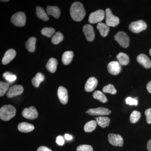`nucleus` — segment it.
<instances>
[{"label":"nucleus","instance_id":"72a5a7b5","mask_svg":"<svg viewBox=\"0 0 151 151\" xmlns=\"http://www.w3.org/2000/svg\"><path fill=\"white\" fill-rule=\"evenodd\" d=\"M9 84L6 82L1 81L0 82V96L2 97L7 91H8Z\"/></svg>","mask_w":151,"mask_h":151},{"label":"nucleus","instance_id":"aec40b11","mask_svg":"<svg viewBox=\"0 0 151 151\" xmlns=\"http://www.w3.org/2000/svg\"><path fill=\"white\" fill-rule=\"evenodd\" d=\"M73 55H74L72 51L65 52L62 57V61L63 64L65 65H69L73 60Z\"/></svg>","mask_w":151,"mask_h":151},{"label":"nucleus","instance_id":"79ce46f5","mask_svg":"<svg viewBox=\"0 0 151 151\" xmlns=\"http://www.w3.org/2000/svg\"><path fill=\"white\" fill-rule=\"evenodd\" d=\"M65 138L67 141L71 140L73 139V137L71 135L68 134H65Z\"/></svg>","mask_w":151,"mask_h":151},{"label":"nucleus","instance_id":"a18cd8bd","mask_svg":"<svg viewBox=\"0 0 151 151\" xmlns=\"http://www.w3.org/2000/svg\"><path fill=\"white\" fill-rule=\"evenodd\" d=\"M150 55L151 56V49H150Z\"/></svg>","mask_w":151,"mask_h":151},{"label":"nucleus","instance_id":"bb28decb","mask_svg":"<svg viewBox=\"0 0 151 151\" xmlns=\"http://www.w3.org/2000/svg\"><path fill=\"white\" fill-rule=\"evenodd\" d=\"M44 76L41 73H38L36 74L35 76L33 78L32 82L33 86L35 87H39L41 82L44 80Z\"/></svg>","mask_w":151,"mask_h":151},{"label":"nucleus","instance_id":"a211bd4d","mask_svg":"<svg viewBox=\"0 0 151 151\" xmlns=\"http://www.w3.org/2000/svg\"><path fill=\"white\" fill-rule=\"evenodd\" d=\"M34 125L27 122H22L20 123L18 126V129L19 131L23 133H28L32 132L34 130Z\"/></svg>","mask_w":151,"mask_h":151},{"label":"nucleus","instance_id":"5701e85b","mask_svg":"<svg viewBox=\"0 0 151 151\" xmlns=\"http://www.w3.org/2000/svg\"><path fill=\"white\" fill-rule=\"evenodd\" d=\"M110 121H111V119L107 117L100 116L96 118V122L97 124L103 128H105L109 126Z\"/></svg>","mask_w":151,"mask_h":151},{"label":"nucleus","instance_id":"7ed1b4c3","mask_svg":"<svg viewBox=\"0 0 151 151\" xmlns=\"http://www.w3.org/2000/svg\"><path fill=\"white\" fill-rule=\"evenodd\" d=\"M25 14L23 12H18L12 17L11 22L15 26L19 27H24L26 24Z\"/></svg>","mask_w":151,"mask_h":151},{"label":"nucleus","instance_id":"c9c22d12","mask_svg":"<svg viewBox=\"0 0 151 151\" xmlns=\"http://www.w3.org/2000/svg\"><path fill=\"white\" fill-rule=\"evenodd\" d=\"M76 151H93V149L92 146L89 145H81L78 146Z\"/></svg>","mask_w":151,"mask_h":151},{"label":"nucleus","instance_id":"6e6552de","mask_svg":"<svg viewBox=\"0 0 151 151\" xmlns=\"http://www.w3.org/2000/svg\"><path fill=\"white\" fill-rule=\"evenodd\" d=\"M22 116L24 118L30 120H33L37 118V111L34 106H30L29 108L24 109L22 113Z\"/></svg>","mask_w":151,"mask_h":151},{"label":"nucleus","instance_id":"4be33fe9","mask_svg":"<svg viewBox=\"0 0 151 151\" xmlns=\"http://www.w3.org/2000/svg\"><path fill=\"white\" fill-rule=\"evenodd\" d=\"M97 29L100 32L101 35L103 37L107 36L110 31V27L108 26L101 22L97 24Z\"/></svg>","mask_w":151,"mask_h":151},{"label":"nucleus","instance_id":"9d476101","mask_svg":"<svg viewBox=\"0 0 151 151\" xmlns=\"http://www.w3.org/2000/svg\"><path fill=\"white\" fill-rule=\"evenodd\" d=\"M109 142L114 146L122 147L124 145V139L120 135L110 134L108 136Z\"/></svg>","mask_w":151,"mask_h":151},{"label":"nucleus","instance_id":"ddd939ff","mask_svg":"<svg viewBox=\"0 0 151 151\" xmlns=\"http://www.w3.org/2000/svg\"><path fill=\"white\" fill-rule=\"evenodd\" d=\"M83 30L87 40L89 42H92L94 40L95 33L94 28L92 26L89 24L85 25L83 27Z\"/></svg>","mask_w":151,"mask_h":151},{"label":"nucleus","instance_id":"423d86ee","mask_svg":"<svg viewBox=\"0 0 151 151\" xmlns=\"http://www.w3.org/2000/svg\"><path fill=\"white\" fill-rule=\"evenodd\" d=\"M106 24L109 27L117 26L119 24V19L112 14L111 9H107L105 10Z\"/></svg>","mask_w":151,"mask_h":151},{"label":"nucleus","instance_id":"412c9836","mask_svg":"<svg viewBox=\"0 0 151 151\" xmlns=\"http://www.w3.org/2000/svg\"><path fill=\"white\" fill-rule=\"evenodd\" d=\"M58 63V60L55 58H50L47 63V69L51 73H54L56 71Z\"/></svg>","mask_w":151,"mask_h":151},{"label":"nucleus","instance_id":"ea45409f","mask_svg":"<svg viewBox=\"0 0 151 151\" xmlns=\"http://www.w3.org/2000/svg\"><path fill=\"white\" fill-rule=\"evenodd\" d=\"M37 151H52L45 146H41L37 149Z\"/></svg>","mask_w":151,"mask_h":151},{"label":"nucleus","instance_id":"f3484780","mask_svg":"<svg viewBox=\"0 0 151 151\" xmlns=\"http://www.w3.org/2000/svg\"><path fill=\"white\" fill-rule=\"evenodd\" d=\"M137 60L145 68H150L151 67V60L148 57L144 54L139 55L137 57Z\"/></svg>","mask_w":151,"mask_h":151},{"label":"nucleus","instance_id":"0eeeda50","mask_svg":"<svg viewBox=\"0 0 151 151\" xmlns=\"http://www.w3.org/2000/svg\"><path fill=\"white\" fill-rule=\"evenodd\" d=\"M105 13L103 10H98L90 14L89 22L91 24L100 23L105 18Z\"/></svg>","mask_w":151,"mask_h":151},{"label":"nucleus","instance_id":"e433bc0d","mask_svg":"<svg viewBox=\"0 0 151 151\" xmlns=\"http://www.w3.org/2000/svg\"><path fill=\"white\" fill-rule=\"evenodd\" d=\"M126 101L127 104L130 105H135L137 106L138 104L137 100L131 97H127L126 99Z\"/></svg>","mask_w":151,"mask_h":151},{"label":"nucleus","instance_id":"c85d7f7f","mask_svg":"<svg viewBox=\"0 0 151 151\" xmlns=\"http://www.w3.org/2000/svg\"><path fill=\"white\" fill-rule=\"evenodd\" d=\"M93 97L94 99L99 100L101 103H106L108 102L107 97L101 91L98 90L95 91L93 93Z\"/></svg>","mask_w":151,"mask_h":151},{"label":"nucleus","instance_id":"58836bf2","mask_svg":"<svg viewBox=\"0 0 151 151\" xmlns=\"http://www.w3.org/2000/svg\"><path fill=\"white\" fill-rule=\"evenodd\" d=\"M56 142L59 145H63L64 143H65V141H64L63 137L61 136H59L57 137L56 139Z\"/></svg>","mask_w":151,"mask_h":151},{"label":"nucleus","instance_id":"7c9ffc66","mask_svg":"<svg viewBox=\"0 0 151 151\" xmlns=\"http://www.w3.org/2000/svg\"><path fill=\"white\" fill-rule=\"evenodd\" d=\"M141 113L139 111H134L132 112L130 116V121L132 124L137 122L141 118Z\"/></svg>","mask_w":151,"mask_h":151},{"label":"nucleus","instance_id":"473e14b6","mask_svg":"<svg viewBox=\"0 0 151 151\" xmlns=\"http://www.w3.org/2000/svg\"><path fill=\"white\" fill-rule=\"evenodd\" d=\"M103 90L105 93H110L112 94H115L117 93V90L115 89L114 85L111 84H108L107 86H104Z\"/></svg>","mask_w":151,"mask_h":151},{"label":"nucleus","instance_id":"2eb2a0df","mask_svg":"<svg viewBox=\"0 0 151 151\" xmlns=\"http://www.w3.org/2000/svg\"><path fill=\"white\" fill-rule=\"evenodd\" d=\"M16 55V52L13 49H9L6 52L3 57L2 63L4 65L8 64L14 59Z\"/></svg>","mask_w":151,"mask_h":151},{"label":"nucleus","instance_id":"2f4dec72","mask_svg":"<svg viewBox=\"0 0 151 151\" xmlns=\"http://www.w3.org/2000/svg\"><path fill=\"white\" fill-rule=\"evenodd\" d=\"M55 32V30L53 28L51 27L44 28L41 30L42 34L48 37H50L52 36Z\"/></svg>","mask_w":151,"mask_h":151},{"label":"nucleus","instance_id":"37998d69","mask_svg":"<svg viewBox=\"0 0 151 151\" xmlns=\"http://www.w3.org/2000/svg\"><path fill=\"white\" fill-rule=\"evenodd\" d=\"M147 148L149 151H151V139L147 143Z\"/></svg>","mask_w":151,"mask_h":151},{"label":"nucleus","instance_id":"c03bdc74","mask_svg":"<svg viewBox=\"0 0 151 151\" xmlns=\"http://www.w3.org/2000/svg\"><path fill=\"white\" fill-rule=\"evenodd\" d=\"M2 1V2H8V1H9V0H7V1Z\"/></svg>","mask_w":151,"mask_h":151},{"label":"nucleus","instance_id":"f03ea898","mask_svg":"<svg viewBox=\"0 0 151 151\" xmlns=\"http://www.w3.org/2000/svg\"><path fill=\"white\" fill-rule=\"evenodd\" d=\"M16 109L12 105H4L0 109V118L4 121H8L15 116Z\"/></svg>","mask_w":151,"mask_h":151},{"label":"nucleus","instance_id":"4c0bfd02","mask_svg":"<svg viewBox=\"0 0 151 151\" xmlns=\"http://www.w3.org/2000/svg\"><path fill=\"white\" fill-rule=\"evenodd\" d=\"M145 115L146 117L147 123L148 124H151V108L147 109L145 111Z\"/></svg>","mask_w":151,"mask_h":151},{"label":"nucleus","instance_id":"9b49d317","mask_svg":"<svg viewBox=\"0 0 151 151\" xmlns=\"http://www.w3.org/2000/svg\"><path fill=\"white\" fill-rule=\"evenodd\" d=\"M24 92V88L20 85H16L11 86L6 93V95L9 98H12L18 95H20Z\"/></svg>","mask_w":151,"mask_h":151},{"label":"nucleus","instance_id":"a19ab883","mask_svg":"<svg viewBox=\"0 0 151 151\" xmlns=\"http://www.w3.org/2000/svg\"><path fill=\"white\" fill-rule=\"evenodd\" d=\"M147 91L151 94V81H149L147 84Z\"/></svg>","mask_w":151,"mask_h":151},{"label":"nucleus","instance_id":"6ab92c4d","mask_svg":"<svg viewBox=\"0 0 151 151\" xmlns=\"http://www.w3.org/2000/svg\"><path fill=\"white\" fill-rule=\"evenodd\" d=\"M46 11L47 14L52 16L55 18H59L60 17V11L58 7L48 6L47 7Z\"/></svg>","mask_w":151,"mask_h":151},{"label":"nucleus","instance_id":"1a4fd4ad","mask_svg":"<svg viewBox=\"0 0 151 151\" xmlns=\"http://www.w3.org/2000/svg\"><path fill=\"white\" fill-rule=\"evenodd\" d=\"M111 111L108 108L103 107L89 109L86 112V113L92 116H107L111 114Z\"/></svg>","mask_w":151,"mask_h":151},{"label":"nucleus","instance_id":"c756f323","mask_svg":"<svg viewBox=\"0 0 151 151\" xmlns=\"http://www.w3.org/2000/svg\"><path fill=\"white\" fill-rule=\"evenodd\" d=\"M63 39H64V37L62 34L58 32L52 37L51 40L52 42L54 44L57 45L62 42L63 40Z\"/></svg>","mask_w":151,"mask_h":151},{"label":"nucleus","instance_id":"39448f33","mask_svg":"<svg viewBox=\"0 0 151 151\" xmlns=\"http://www.w3.org/2000/svg\"><path fill=\"white\" fill-rule=\"evenodd\" d=\"M147 28V24L142 20L132 22L129 26V29L130 30L135 33H138L145 30Z\"/></svg>","mask_w":151,"mask_h":151},{"label":"nucleus","instance_id":"f8f14e48","mask_svg":"<svg viewBox=\"0 0 151 151\" xmlns=\"http://www.w3.org/2000/svg\"><path fill=\"white\" fill-rule=\"evenodd\" d=\"M121 69H122V66L119 62L118 61H112L108 64V72L112 75H118L121 72Z\"/></svg>","mask_w":151,"mask_h":151},{"label":"nucleus","instance_id":"393cba45","mask_svg":"<svg viewBox=\"0 0 151 151\" xmlns=\"http://www.w3.org/2000/svg\"><path fill=\"white\" fill-rule=\"evenodd\" d=\"M36 42V39L34 37H31L29 38L26 42V47L30 52H33L35 50Z\"/></svg>","mask_w":151,"mask_h":151},{"label":"nucleus","instance_id":"cd10ccee","mask_svg":"<svg viewBox=\"0 0 151 151\" xmlns=\"http://www.w3.org/2000/svg\"><path fill=\"white\" fill-rule=\"evenodd\" d=\"M97 123L96 121L92 120L89 121L85 124L84 126V130L85 132L89 133L94 131L97 127Z\"/></svg>","mask_w":151,"mask_h":151},{"label":"nucleus","instance_id":"f704fd0d","mask_svg":"<svg viewBox=\"0 0 151 151\" xmlns=\"http://www.w3.org/2000/svg\"><path fill=\"white\" fill-rule=\"evenodd\" d=\"M3 77L9 82H12L15 81L17 79L16 76L12 74L9 72H5L3 74Z\"/></svg>","mask_w":151,"mask_h":151},{"label":"nucleus","instance_id":"b1692460","mask_svg":"<svg viewBox=\"0 0 151 151\" xmlns=\"http://www.w3.org/2000/svg\"><path fill=\"white\" fill-rule=\"evenodd\" d=\"M117 58L121 65H126L129 63V56L124 52H120L117 55Z\"/></svg>","mask_w":151,"mask_h":151},{"label":"nucleus","instance_id":"f257e3e1","mask_svg":"<svg viewBox=\"0 0 151 151\" xmlns=\"http://www.w3.org/2000/svg\"><path fill=\"white\" fill-rule=\"evenodd\" d=\"M70 12L71 18L76 22L81 21L86 14L83 5L79 2H76L71 5Z\"/></svg>","mask_w":151,"mask_h":151},{"label":"nucleus","instance_id":"20e7f679","mask_svg":"<svg viewBox=\"0 0 151 151\" xmlns=\"http://www.w3.org/2000/svg\"><path fill=\"white\" fill-rule=\"evenodd\" d=\"M115 40L124 48H127L129 45L130 39L128 35L124 32H119L114 37Z\"/></svg>","mask_w":151,"mask_h":151},{"label":"nucleus","instance_id":"a878e982","mask_svg":"<svg viewBox=\"0 0 151 151\" xmlns=\"http://www.w3.org/2000/svg\"><path fill=\"white\" fill-rule=\"evenodd\" d=\"M36 13L37 16L38 17L41 19L45 21H47L49 19L47 14L45 13V11L41 7H37L36 9Z\"/></svg>","mask_w":151,"mask_h":151},{"label":"nucleus","instance_id":"4468645a","mask_svg":"<svg viewBox=\"0 0 151 151\" xmlns=\"http://www.w3.org/2000/svg\"><path fill=\"white\" fill-rule=\"evenodd\" d=\"M58 96L62 104L64 105L67 104L68 100L67 89L63 86H60L58 90Z\"/></svg>","mask_w":151,"mask_h":151},{"label":"nucleus","instance_id":"dca6fc26","mask_svg":"<svg viewBox=\"0 0 151 151\" xmlns=\"http://www.w3.org/2000/svg\"><path fill=\"white\" fill-rule=\"evenodd\" d=\"M98 80L94 77L89 78L86 81L85 85V90L87 92H91L94 91L97 87Z\"/></svg>","mask_w":151,"mask_h":151}]
</instances>
